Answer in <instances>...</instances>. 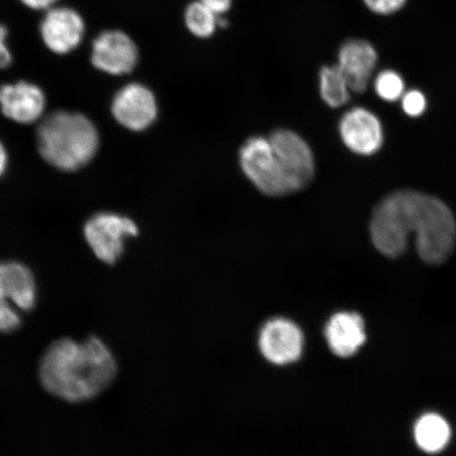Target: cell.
<instances>
[{
	"label": "cell",
	"instance_id": "obj_9",
	"mask_svg": "<svg viewBox=\"0 0 456 456\" xmlns=\"http://www.w3.org/2000/svg\"><path fill=\"white\" fill-rule=\"evenodd\" d=\"M138 61V47L126 33L110 30L94 39L91 62L96 69L111 76H123L133 71Z\"/></svg>",
	"mask_w": 456,
	"mask_h": 456
},
{
	"label": "cell",
	"instance_id": "obj_24",
	"mask_svg": "<svg viewBox=\"0 0 456 456\" xmlns=\"http://www.w3.org/2000/svg\"><path fill=\"white\" fill-rule=\"evenodd\" d=\"M200 2L220 17L230 11L232 0H200Z\"/></svg>",
	"mask_w": 456,
	"mask_h": 456
},
{
	"label": "cell",
	"instance_id": "obj_22",
	"mask_svg": "<svg viewBox=\"0 0 456 456\" xmlns=\"http://www.w3.org/2000/svg\"><path fill=\"white\" fill-rule=\"evenodd\" d=\"M407 0H363L367 7L373 12L389 15L401 10Z\"/></svg>",
	"mask_w": 456,
	"mask_h": 456
},
{
	"label": "cell",
	"instance_id": "obj_6",
	"mask_svg": "<svg viewBox=\"0 0 456 456\" xmlns=\"http://www.w3.org/2000/svg\"><path fill=\"white\" fill-rule=\"evenodd\" d=\"M269 140L294 191L309 185L315 174V159L309 144L288 129L273 131Z\"/></svg>",
	"mask_w": 456,
	"mask_h": 456
},
{
	"label": "cell",
	"instance_id": "obj_14",
	"mask_svg": "<svg viewBox=\"0 0 456 456\" xmlns=\"http://www.w3.org/2000/svg\"><path fill=\"white\" fill-rule=\"evenodd\" d=\"M36 279L19 262L0 264V301L12 305L22 312H30L37 305Z\"/></svg>",
	"mask_w": 456,
	"mask_h": 456
},
{
	"label": "cell",
	"instance_id": "obj_12",
	"mask_svg": "<svg viewBox=\"0 0 456 456\" xmlns=\"http://www.w3.org/2000/svg\"><path fill=\"white\" fill-rule=\"evenodd\" d=\"M339 130L345 144L359 155H373L383 145L384 134L379 119L363 108H354L345 113Z\"/></svg>",
	"mask_w": 456,
	"mask_h": 456
},
{
	"label": "cell",
	"instance_id": "obj_3",
	"mask_svg": "<svg viewBox=\"0 0 456 456\" xmlns=\"http://www.w3.org/2000/svg\"><path fill=\"white\" fill-rule=\"evenodd\" d=\"M37 146L45 162L69 173L93 161L100 147L99 131L84 114L56 111L39 125Z\"/></svg>",
	"mask_w": 456,
	"mask_h": 456
},
{
	"label": "cell",
	"instance_id": "obj_26",
	"mask_svg": "<svg viewBox=\"0 0 456 456\" xmlns=\"http://www.w3.org/2000/svg\"><path fill=\"white\" fill-rule=\"evenodd\" d=\"M8 165V153L7 151H5L4 146L3 145V142H0V176H2L7 169Z\"/></svg>",
	"mask_w": 456,
	"mask_h": 456
},
{
	"label": "cell",
	"instance_id": "obj_23",
	"mask_svg": "<svg viewBox=\"0 0 456 456\" xmlns=\"http://www.w3.org/2000/svg\"><path fill=\"white\" fill-rule=\"evenodd\" d=\"M8 37V30L3 25H0V69H5L12 62V54H11L5 39Z\"/></svg>",
	"mask_w": 456,
	"mask_h": 456
},
{
	"label": "cell",
	"instance_id": "obj_19",
	"mask_svg": "<svg viewBox=\"0 0 456 456\" xmlns=\"http://www.w3.org/2000/svg\"><path fill=\"white\" fill-rule=\"evenodd\" d=\"M376 93L386 101H396L403 94V78L395 71L381 72L375 81Z\"/></svg>",
	"mask_w": 456,
	"mask_h": 456
},
{
	"label": "cell",
	"instance_id": "obj_21",
	"mask_svg": "<svg viewBox=\"0 0 456 456\" xmlns=\"http://www.w3.org/2000/svg\"><path fill=\"white\" fill-rule=\"evenodd\" d=\"M403 108L409 116H420L426 108L425 95L418 90L409 91V93L403 95Z\"/></svg>",
	"mask_w": 456,
	"mask_h": 456
},
{
	"label": "cell",
	"instance_id": "obj_25",
	"mask_svg": "<svg viewBox=\"0 0 456 456\" xmlns=\"http://www.w3.org/2000/svg\"><path fill=\"white\" fill-rule=\"evenodd\" d=\"M20 2L33 10H48L53 7L57 0H20Z\"/></svg>",
	"mask_w": 456,
	"mask_h": 456
},
{
	"label": "cell",
	"instance_id": "obj_16",
	"mask_svg": "<svg viewBox=\"0 0 456 456\" xmlns=\"http://www.w3.org/2000/svg\"><path fill=\"white\" fill-rule=\"evenodd\" d=\"M452 429L443 415L428 412L416 419L413 437L416 446L427 454H438L449 446Z\"/></svg>",
	"mask_w": 456,
	"mask_h": 456
},
{
	"label": "cell",
	"instance_id": "obj_4",
	"mask_svg": "<svg viewBox=\"0 0 456 456\" xmlns=\"http://www.w3.org/2000/svg\"><path fill=\"white\" fill-rule=\"evenodd\" d=\"M239 158L245 175L265 195L283 197L295 192L269 138L253 136L248 139L244 142Z\"/></svg>",
	"mask_w": 456,
	"mask_h": 456
},
{
	"label": "cell",
	"instance_id": "obj_1",
	"mask_svg": "<svg viewBox=\"0 0 456 456\" xmlns=\"http://www.w3.org/2000/svg\"><path fill=\"white\" fill-rule=\"evenodd\" d=\"M375 248L390 258L402 256L415 233L421 259L440 265L452 256L456 240L454 216L442 200L415 191H397L375 208L370 224Z\"/></svg>",
	"mask_w": 456,
	"mask_h": 456
},
{
	"label": "cell",
	"instance_id": "obj_18",
	"mask_svg": "<svg viewBox=\"0 0 456 456\" xmlns=\"http://www.w3.org/2000/svg\"><path fill=\"white\" fill-rule=\"evenodd\" d=\"M185 24L193 36L208 38L213 36L219 26V16L200 2H193L185 10Z\"/></svg>",
	"mask_w": 456,
	"mask_h": 456
},
{
	"label": "cell",
	"instance_id": "obj_17",
	"mask_svg": "<svg viewBox=\"0 0 456 456\" xmlns=\"http://www.w3.org/2000/svg\"><path fill=\"white\" fill-rule=\"evenodd\" d=\"M321 94L333 108L345 105L350 99V88L338 65L323 67L321 71Z\"/></svg>",
	"mask_w": 456,
	"mask_h": 456
},
{
	"label": "cell",
	"instance_id": "obj_10",
	"mask_svg": "<svg viewBox=\"0 0 456 456\" xmlns=\"http://www.w3.org/2000/svg\"><path fill=\"white\" fill-rule=\"evenodd\" d=\"M85 33L83 17L70 8H50L41 24L42 38L53 53H70L82 43Z\"/></svg>",
	"mask_w": 456,
	"mask_h": 456
},
{
	"label": "cell",
	"instance_id": "obj_2",
	"mask_svg": "<svg viewBox=\"0 0 456 456\" xmlns=\"http://www.w3.org/2000/svg\"><path fill=\"white\" fill-rule=\"evenodd\" d=\"M118 372L116 358L98 338L84 341L62 338L45 352L39 378L51 395L70 403L98 396Z\"/></svg>",
	"mask_w": 456,
	"mask_h": 456
},
{
	"label": "cell",
	"instance_id": "obj_13",
	"mask_svg": "<svg viewBox=\"0 0 456 456\" xmlns=\"http://www.w3.org/2000/svg\"><path fill=\"white\" fill-rule=\"evenodd\" d=\"M324 336L334 355L349 358L356 355L366 344V323L361 314L338 312L329 319Z\"/></svg>",
	"mask_w": 456,
	"mask_h": 456
},
{
	"label": "cell",
	"instance_id": "obj_11",
	"mask_svg": "<svg viewBox=\"0 0 456 456\" xmlns=\"http://www.w3.org/2000/svg\"><path fill=\"white\" fill-rule=\"evenodd\" d=\"M45 108L44 91L25 81L0 86V110L5 118L19 124H32L42 118Z\"/></svg>",
	"mask_w": 456,
	"mask_h": 456
},
{
	"label": "cell",
	"instance_id": "obj_20",
	"mask_svg": "<svg viewBox=\"0 0 456 456\" xmlns=\"http://www.w3.org/2000/svg\"><path fill=\"white\" fill-rule=\"evenodd\" d=\"M20 324L21 317L16 307L0 301V332H13Z\"/></svg>",
	"mask_w": 456,
	"mask_h": 456
},
{
	"label": "cell",
	"instance_id": "obj_5",
	"mask_svg": "<svg viewBox=\"0 0 456 456\" xmlns=\"http://www.w3.org/2000/svg\"><path fill=\"white\" fill-rule=\"evenodd\" d=\"M139 227L127 216L111 213L96 214L84 227L86 241L98 258L113 265L121 258L125 240L138 236Z\"/></svg>",
	"mask_w": 456,
	"mask_h": 456
},
{
	"label": "cell",
	"instance_id": "obj_7",
	"mask_svg": "<svg viewBox=\"0 0 456 456\" xmlns=\"http://www.w3.org/2000/svg\"><path fill=\"white\" fill-rule=\"evenodd\" d=\"M259 349L267 362L287 366L302 356L305 335L297 323L289 319L273 318L260 330Z\"/></svg>",
	"mask_w": 456,
	"mask_h": 456
},
{
	"label": "cell",
	"instance_id": "obj_8",
	"mask_svg": "<svg viewBox=\"0 0 456 456\" xmlns=\"http://www.w3.org/2000/svg\"><path fill=\"white\" fill-rule=\"evenodd\" d=\"M111 112L123 127L133 131H144L157 119L156 96L145 85L128 84L114 95Z\"/></svg>",
	"mask_w": 456,
	"mask_h": 456
},
{
	"label": "cell",
	"instance_id": "obj_15",
	"mask_svg": "<svg viewBox=\"0 0 456 456\" xmlns=\"http://www.w3.org/2000/svg\"><path fill=\"white\" fill-rule=\"evenodd\" d=\"M338 67L344 74L351 91L362 94L367 90L378 53L373 45L361 39H352L339 51Z\"/></svg>",
	"mask_w": 456,
	"mask_h": 456
}]
</instances>
